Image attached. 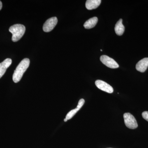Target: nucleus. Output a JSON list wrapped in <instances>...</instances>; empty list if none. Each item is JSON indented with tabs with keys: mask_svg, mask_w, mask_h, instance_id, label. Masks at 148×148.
I'll list each match as a JSON object with an SVG mask.
<instances>
[{
	"mask_svg": "<svg viewBox=\"0 0 148 148\" xmlns=\"http://www.w3.org/2000/svg\"><path fill=\"white\" fill-rule=\"evenodd\" d=\"M101 0H87L86 3V7L88 10L97 8L101 4Z\"/></svg>",
	"mask_w": 148,
	"mask_h": 148,
	"instance_id": "obj_10",
	"label": "nucleus"
},
{
	"mask_svg": "<svg viewBox=\"0 0 148 148\" xmlns=\"http://www.w3.org/2000/svg\"><path fill=\"white\" fill-rule=\"evenodd\" d=\"M122 19H120L116 24L114 28L116 34L119 36L123 34L125 31V27L122 24Z\"/></svg>",
	"mask_w": 148,
	"mask_h": 148,
	"instance_id": "obj_11",
	"label": "nucleus"
},
{
	"mask_svg": "<svg viewBox=\"0 0 148 148\" xmlns=\"http://www.w3.org/2000/svg\"><path fill=\"white\" fill-rule=\"evenodd\" d=\"M2 3L1 1H0V10H1L2 8Z\"/></svg>",
	"mask_w": 148,
	"mask_h": 148,
	"instance_id": "obj_14",
	"label": "nucleus"
},
{
	"mask_svg": "<svg viewBox=\"0 0 148 148\" xmlns=\"http://www.w3.org/2000/svg\"><path fill=\"white\" fill-rule=\"evenodd\" d=\"M142 116L143 118L148 121V111H145L142 113Z\"/></svg>",
	"mask_w": 148,
	"mask_h": 148,
	"instance_id": "obj_13",
	"label": "nucleus"
},
{
	"mask_svg": "<svg viewBox=\"0 0 148 148\" xmlns=\"http://www.w3.org/2000/svg\"><path fill=\"white\" fill-rule=\"evenodd\" d=\"M95 84L99 89L103 91L109 93H112L113 92L114 89L112 86L103 81L97 80L95 81Z\"/></svg>",
	"mask_w": 148,
	"mask_h": 148,
	"instance_id": "obj_6",
	"label": "nucleus"
},
{
	"mask_svg": "<svg viewBox=\"0 0 148 148\" xmlns=\"http://www.w3.org/2000/svg\"><path fill=\"white\" fill-rule=\"evenodd\" d=\"M12 62V59L8 58L0 63V79L5 73L7 69L10 66Z\"/></svg>",
	"mask_w": 148,
	"mask_h": 148,
	"instance_id": "obj_8",
	"label": "nucleus"
},
{
	"mask_svg": "<svg viewBox=\"0 0 148 148\" xmlns=\"http://www.w3.org/2000/svg\"><path fill=\"white\" fill-rule=\"evenodd\" d=\"M9 31L12 34V40L14 42L18 41L24 36L26 28L22 24H16L10 27Z\"/></svg>",
	"mask_w": 148,
	"mask_h": 148,
	"instance_id": "obj_2",
	"label": "nucleus"
},
{
	"mask_svg": "<svg viewBox=\"0 0 148 148\" xmlns=\"http://www.w3.org/2000/svg\"><path fill=\"white\" fill-rule=\"evenodd\" d=\"M148 67V58H143L136 64V69L138 71L144 73Z\"/></svg>",
	"mask_w": 148,
	"mask_h": 148,
	"instance_id": "obj_7",
	"label": "nucleus"
},
{
	"mask_svg": "<svg viewBox=\"0 0 148 148\" xmlns=\"http://www.w3.org/2000/svg\"><path fill=\"white\" fill-rule=\"evenodd\" d=\"M100 60L103 64L108 68L114 69L119 67V65L116 61L108 56H101Z\"/></svg>",
	"mask_w": 148,
	"mask_h": 148,
	"instance_id": "obj_4",
	"label": "nucleus"
},
{
	"mask_svg": "<svg viewBox=\"0 0 148 148\" xmlns=\"http://www.w3.org/2000/svg\"><path fill=\"white\" fill-rule=\"evenodd\" d=\"M84 99H80L79 101L78 104L76 108L72 110L67 114L66 117V119H68V120L71 119H72L74 116L77 113V112L79 111L80 109L82 107L84 104Z\"/></svg>",
	"mask_w": 148,
	"mask_h": 148,
	"instance_id": "obj_9",
	"label": "nucleus"
},
{
	"mask_svg": "<svg viewBox=\"0 0 148 148\" xmlns=\"http://www.w3.org/2000/svg\"><path fill=\"white\" fill-rule=\"evenodd\" d=\"M101 51H103V50H102V49H101Z\"/></svg>",
	"mask_w": 148,
	"mask_h": 148,
	"instance_id": "obj_16",
	"label": "nucleus"
},
{
	"mask_svg": "<svg viewBox=\"0 0 148 148\" xmlns=\"http://www.w3.org/2000/svg\"><path fill=\"white\" fill-rule=\"evenodd\" d=\"M98 21L97 17H93L89 18L86 21L84 24V27L86 29H90L95 27Z\"/></svg>",
	"mask_w": 148,
	"mask_h": 148,
	"instance_id": "obj_12",
	"label": "nucleus"
},
{
	"mask_svg": "<svg viewBox=\"0 0 148 148\" xmlns=\"http://www.w3.org/2000/svg\"></svg>",
	"mask_w": 148,
	"mask_h": 148,
	"instance_id": "obj_17",
	"label": "nucleus"
},
{
	"mask_svg": "<svg viewBox=\"0 0 148 148\" xmlns=\"http://www.w3.org/2000/svg\"><path fill=\"white\" fill-rule=\"evenodd\" d=\"M58 22V19L56 17H51L48 19L44 23L43 30L45 32H49L52 31L56 27Z\"/></svg>",
	"mask_w": 148,
	"mask_h": 148,
	"instance_id": "obj_5",
	"label": "nucleus"
},
{
	"mask_svg": "<svg viewBox=\"0 0 148 148\" xmlns=\"http://www.w3.org/2000/svg\"><path fill=\"white\" fill-rule=\"evenodd\" d=\"M64 121L65 122H66L67 121H68V119H66V118H65V119H64Z\"/></svg>",
	"mask_w": 148,
	"mask_h": 148,
	"instance_id": "obj_15",
	"label": "nucleus"
},
{
	"mask_svg": "<svg viewBox=\"0 0 148 148\" xmlns=\"http://www.w3.org/2000/svg\"><path fill=\"white\" fill-rule=\"evenodd\" d=\"M125 125L130 129H134L138 127V123L134 116L129 113H125L123 114Z\"/></svg>",
	"mask_w": 148,
	"mask_h": 148,
	"instance_id": "obj_3",
	"label": "nucleus"
},
{
	"mask_svg": "<svg viewBox=\"0 0 148 148\" xmlns=\"http://www.w3.org/2000/svg\"><path fill=\"white\" fill-rule=\"evenodd\" d=\"M30 60L28 58H24L21 61L14 71L12 76V79L14 83L20 81L24 73L29 68Z\"/></svg>",
	"mask_w": 148,
	"mask_h": 148,
	"instance_id": "obj_1",
	"label": "nucleus"
}]
</instances>
